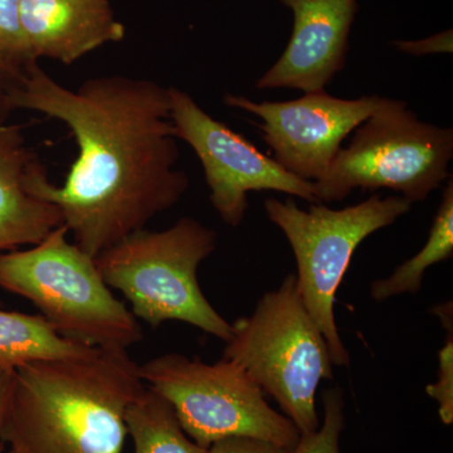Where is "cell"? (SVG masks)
Returning <instances> with one entry per match:
<instances>
[{"mask_svg": "<svg viewBox=\"0 0 453 453\" xmlns=\"http://www.w3.org/2000/svg\"><path fill=\"white\" fill-rule=\"evenodd\" d=\"M13 106L64 122L76 140L79 157L64 186L50 183L41 162L28 184L94 257L174 207L189 188L177 166L169 88L153 80L111 74L71 89L35 62L18 83Z\"/></svg>", "mask_w": 453, "mask_h": 453, "instance_id": "1", "label": "cell"}, {"mask_svg": "<svg viewBox=\"0 0 453 453\" xmlns=\"http://www.w3.org/2000/svg\"><path fill=\"white\" fill-rule=\"evenodd\" d=\"M144 388L127 349L19 366L5 443L14 453H122L125 412Z\"/></svg>", "mask_w": 453, "mask_h": 453, "instance_id": "2", "label": "cell"}, {"mask_svg": "<svg viewBox=\"0 0 453 453\" xmlns=\"http://www.w3.org/2000/svg\"><path fill=\"white\" fill-rule=\"evenodd\" d=\"M67 237L61 225L32 249L0 253V288L31 301L65 339L127 350L138 344V319L104 281L96 257Z\"/></svg>", "mask_w": 453, "mask_h": 453, "instance_id": "3", "label": "cell"}, {"mask_svg": "<svg viewBox=\"0 0 453 453\" xmlns=\"http://www.w3.org/2000/svg\"><path fill=\"white\" fill-rule=\"evenodd\" d=\"M216 249V231L184 217L163 231L133 232L101 252L96 264L136 319L151 327L181 321L226 342L232 324L211 306L198 280L199 266Z\"/></svg>", "mask_w": 453, "mask_h": 453, "instance_id": "4", "label": "cell"}, {"mask_svg": "<svg viewBox=\"0 0 453 453\" xmlns=\"http://www.w3.org/2000/svg\"><path fill=\"white\" fill-rule=\"evenodd\" d=\"M223 357L242 366L265 395L273 396L300 434L320 427L316 393L333 380L326 340L301 299L296 276L268 291L251 315L232 324Z\"/></svg>", "mask_w": 453, "mask_h": 453, "instance_id": "5", "label": "cell"}, {"mask_svg": "<svg viewBox=\"0 0 453 453\" xmlns=\"http://www.w3.org/2000/svg\"><path fill=\"white\" fill-rule=\"evenodd\" d=\"M452 157V129L423 122L404 101L384 97L315 181L316 198L342 202L356 189L386 188L411 204L423 202L451 178Z\"/></svg>", "mask_w": 453, "mask_h": 453, "instance_id": "6", "label": "cell"}, {"mask_svg": "<svg viewBox=\"0 0 453 453\" xmlns=\"http://www.w3.org/2000/svg\"><path fill=\"white\" fill-rule=\"evenodd\" d=\"M412 204L403 196L372 195L342 210L312 204L303 210L288 196L268 198V219L281 229L296 259L301 299L323 333L334 365H350L335 319L336 292L360 243L407 214Z\"/></svg>", "mask_w": 453, "mask_h": 453, "instance_id": "7", "label": "cell"}, {"mask_svg": "<svg viewBox=\"0 0 453 453\" xmlns=\"http://www.w3.org/2000/svg\"><path fill=\"white\" fill-rule=\"evenodd\" d=\"M140 377L168 399L188 436L205 449L228 437H252L291 449L300 432L268 403L242 366L225 359L164 354L139 365Z\"/></svg>", "mask_w": 453, "mask_h": 453, "instance_id": "8", "label": "cell"}, {"mask_svg": "<svg viewBox=\"0 0 453 453\" xmlns=\"http://www.w3.org/2000/svg\"><path fill=\"white\" fill-rule=\"evenodd\" d=\"M169 97L175 138L187 142L198 157L211 205L226 225L238 226L243 222L251 192L273 190L319 204L312 181L291 174L251 142L211 118L188 92L169 88Z\"/></svg>", "mask_w": 453, "mask_h": 453, "instance_id": "9", "label": "cell"}, {"mask_svg": "<svg viewBox=\"0 0 453 453\" xmlns=\"http://www.w3.org/2000/svg\"><path fill=\"white\" fill-rule=\"evenodd\" d=\"M378 95L340 98L323 91L290 101H262L226 94L223 103L257 116L265 142L283 169L303 180L318 181L329 170L345 139L372 115Z\"/></svg>", "mask_w": 453, "mask_h": 453, "instance_id": "10", "label": "cell"}, {"mask_svg": "<svg viewBox=\"0 0 453 453\" xmlns=\"http://www.w3.org/2000/svg\"><path fill=\"white\" fill-rule=\"evenodd\" d=\"M281 2L294 13V31L285 52L256 88L323 91L344 70L357 0Z\"/></svg>", "mask_w": 453, "mask_h": 453, "instance_id": "11", "label": "cell"}, {"mask_svg": "<svg viewBox=\"0 0 453 453\" xmlns=\"http://www.w3.org/2000/svg\"><path fill=\"white\" fill-rule=\"evenodd\" d=\"M20 22L35 61L73 65L127 35L110 0H20Z\"/></svg>", "mask_w": 453, "mask_h": 453, "instance_id": "12", "label": "cell"}, {"mask_svg": "<svg viewBox=\"0 0 453 453\" xmlns=\"http://www.w3.org/2000/svg\"><path fill=\"white\" fill-rule=\"evenodd\" d=\"M38 163L20 125L0 127V253L41 242L62 225L57 207L29 189Z\"/></svg>", "mask_w": 453, "mask_h": 453, "instance_id": "13", "label": "cell"}, {"mask_svg": "<svg viewBox=\"0 0 453 453\" xmlns=\"http://www.w3.org/2000/svg\"><path fill=\"white\" fill-rule=\"evenodd\" d=\"M59 335L42 315L0 309V366L14 372L38 360L85 356L92 350Z\"/></svg>", "mask_w": 453, "mask_h": 453, "instance_id": "14", "label": "cell"}, {"mask_svg": "<svg viewBox=\"0 0 453 453\" xmlns=\"http://www.w3.org/2000/svg\"><path fill=\"white\" fill-rule=\"evenodd\" d=\"M134 453H208L181 427L174 408L157 390L145 387L125 412Z\"/></svg>", "mask_w": 453, "mask_h": 453, "instance_id": "15", "label": "cell"}, {"mask_svg": "<svg viewBox=\"0 0 453 453\" xmlns=\"http://www.w3.org/2000/svg\"><path fill=\"white\" fill-rule=\"evenodd\" d=\"M453 256V180H447L442 201L432 223L428 240L421 251L407 259L386 279L375 280L371 295L377 303L417 294L422 288L423 277L429 267L446 261Z\"/></svg>", "mask_w": 453, "mask_h": 453, "instance_id": "16", "label": "cell"}, {"mask_svg": "<svg viewBox=\"0 0 453 453\" xmlns=\"http://www.w3.org/2000/svg\"><path fill=\"white\" fill-rule=\"evenodd\" d=\"M35 62L20 22V0H0V71L20 82Z\"/></svg>", "mask_w": 453, "mask_h": 453, "instance_id": "17", "label": "cell"}, {"mask_svg": "<svg viewBox=\"0 0 453 453\" xmlns=\"http://www.w3.org/2000/svg\"><path fill=\"white\" fill-rule=\"evenodd\" d=\"M324 418L312 434H300L296 445L286 453H342L340 438L345 427L344 393L340 387L324 390Z\"/></svg>", "mask_w": 453, "mask_h": 453, "instance_id": "18", "label": "cell"}, {"mask_svg": "<svg viewBox=\"0 0 453 453\" xmlns=\"http://www.w3.org/2000/svg\"><path fill=\"white\" fill-rule=\"evenodd\" d=\"M434 314L438 316L445 326L447 338L445 345L438 353L437 380L426 387V392L437 402L438 413L443 425L453 423V319L452 303L437 305Z\"/></svg>", "mask_w": 453, "mask_h": 453, "instance_id": "19", "label": "cell"}, {"mask_svg": "<svg viewBox=\"0 0 453 453\" xmlns=\"http://www.w3.org/2000/svg\"><path fill=\"white\" fill-rule=\"evenodd\" d=\"M288 449L252 437H228L211 443L208 453H286Z\"/></svg>", "mask_w": 453, "mask_h": 453, "instance_id": "20", "label": "cell"}, {"mask_svg": "<svg viewBox=\"0 0 453 453\" xmlns=\"http://www.w3.org/2000/svg\"><path fill=\"white\" fill-rule=\"evenodd\" d=\"M395 46L402 52L413 56L431 55V53L452 52V31L440 33L419 41H398Z\"/></svg>", "mask_w": 453, "mask_h": 453, "instance_id": "21", "label": "cell"}, {"mask_svg": "<svg viewBox=\"0 0 453 453\" xmlns=\"http://www.w3.org/2000/svg\"><path fill=\"white\" fill-rule=\"evenodd\" d=\"M14 372L0 366V453H4V431L7 426L9 407H11L12 392H13Z\"/></svg>", "mask_w": 453, "mask_h": 453, "instance_id": "22", "label": "cell"}, {"mask_svg": "<svg viewBox=\"0 0 453 453\" xmlns=\"http://www.w3.org/2000/svg\"><path fill=\"white\" fill-rule=\"evenodd\" d=\"M18 81L0 71V127L8 124L12 113L16 111L13 106V95Z\"/></svg>", "mask_w": 453, "mask_h": 453, "instance_id": "23", "label": "cell"}, {"mask_svg": "<svg viewBox=\"0 0 453 453\" xmlns=\"http://www.w3.org/2000/svg\"><path fill=\"white\" fill-rule=\"evenodd\" d=\"M7 453H14L13 451H11V449H9V451Z\"/></svg>", "mask_w": 453, "mask_h": 453, "instance_id": "24", "label": "cell"}]
</instances>
